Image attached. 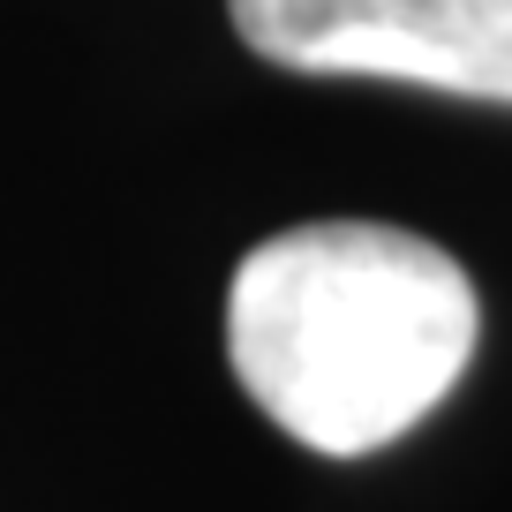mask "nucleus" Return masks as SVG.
Listing matches in <instances>:
<instances>
[{"label":"nucleus","mask_w":512,"mask_h":512,"mask_svg":"<svg viewBox=\"0 0 512 512\" xmlns=\"http://www.w3.org/2000/svg\"><path fill=\"white\" fill-rule=\"evenodd\" d=\"M482 309L437 241L377 219L287 226L241 256L226 362L294 445L362 460L445 407Z\"/></svg>","instance_id":"obj_1"},{"label":"nucleus","mask_w":512,"mask_h":512,"mask_svg":"<svg viewBox=\"0 0 512 512\" xmlns=\"http://www.w3.org/2000/svg\"><path fill=\"white\" fill-rule=\"evenodd\" d=\"M241 46L294 76H377L512 106V0H226Z\"/></svg>","instance_id":"obj_2"}]
</instances>
